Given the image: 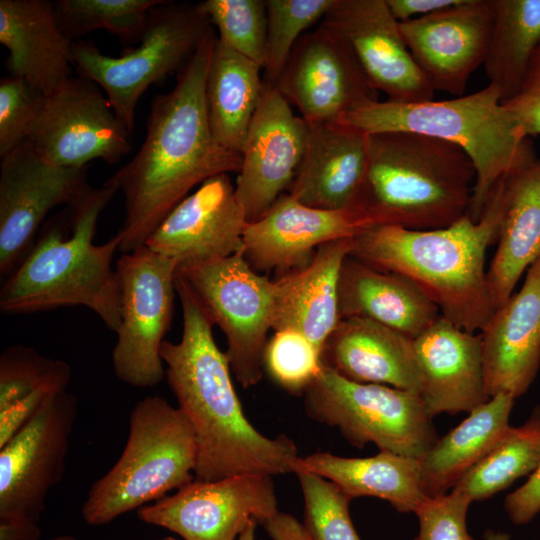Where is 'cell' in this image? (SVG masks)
Segmentation results:
<instances>
[{"instance_id": "6da1fadb", "label": "cell", "mask_w": 540, "mask_h": 540, "mask_svg": "<svg viewBox=\"0 0 540 540\" xmlns=\"http://www.w3.org/2000/svg\"><path fill=\"white\" fill-rule=\"evenodd\" d=\"M215 40L212 27L175 86L153 99L139 150L108 179L124 198L121 253L144 246L193 187L241 168V154L218 144L209 126L205 86Z\"/></svg>"}, {"instance_id": "7a4b0ae2", "label": "cell", "mask_w": 540, "mask_h": 540, "mask_svg": "<svg viewBox=\"0 0 540 540\" xmlns=\"http://www.w3.org/2000/svg\"><path fill=\"white\" fill-rule=\"evenodd\" d=\"M175 284L182 307V336L177 343L163 342L161 358L177 407L195 435L194 479L293 473L299 457L294 441L285 435L267 437L247 419L227 356L215 342L212 322L187 285L177 277Z\"/></svg>"}, {"instance_id": "3957f363", "label": "cell", "mask_w": 540, "mask_h": 540, "mask_svg": "<svg viewBox=\"0 0 540 540\" xmlns=\"http://www.w3.org/2000/svg\"><path fill=\"white\" fill-rule=\"evenodd\" d=\"M117 192L110 180L100 187L88 184L43 224L27 255L2 283V313L84 306L117 332L121 294L113 257L120 237L116 233L103 244L94 243L100 215Z\"/></svg>"}, {"instance_id": "277c9868", "label": "cell", "mask_w": 540, "mask_h": 540, "mask_svg": "<svg viewBox=\"0 0 540 540\" xmlns=\"http://www.w3.org/2000/svg\"><path fill=\"white\" fill-rule=\"evenodd\" d=\"M503 182L493 189L478 221L466 214L438 229L378 225L352 238L350 256L409 279L442 317L477 333L494 312L485 257L499 234Z\"/></svg>"}, {"instance_id": "5b68a950", "label": "cell", "mask_w": 540, "mask_h": 540, "mask_svg": "<svg viewBox=\"0 0 540 540\" xmlns=\"http://www.w3.org/2000/svg\"><path fill=\"white\" fill-rule=\"evenodd\" d=\"M474 183L471 160L452 143L410 132L371 133L355 206L379 225L444 228L468 213Z\"/></svg>"}, {"instance_id": "8992f818", "label": "cell", "mask_w": 540, "mask_h": 540, "mask_svg": "<svg viewBox=\"0 0 540 540\" xmlns=\"http://www.w3.org/2000/svg\"><path fill=\"white\" fill-rule=\"evenodd\" d=\"M341 121L367 134L417 133L463 150L475 169L467 213L474 221L481 218L501 180L537 160L530 138L502 104L500 92L492 84L448 100H375L353 109Z\"/></svg>"}, {"instance_id": "52a82bcc", "label": "cell", "mask_w": 540, "mask_h": 540, "mask_svg": "<svg viewBox=\"0 0 540 540\" xmlns=\"http://www.w3.org/2000/svg\"><path fill=\"white\" fill-rule=\"evenodd\" d=\"M196 459L195 435L183 412L161 396H146L130 413L120 457L90 487L83 520L105 525L179 490L194 480Z\"/></svg>"}, {"instance_id": "ba28073f", "label": "cell", "mask_w": 540, "mask_h": 540, "mask_svg": "<svg viewBox=\"0 0 540 540\" xmlns=\"http://www.w3.org/2000/svg\"><path fill=\"white\" fill-rule=\"evenodd\" d=\"M211 28L198 4L165 1L149 11L138 47L111 57L92 42L74 41L73 66L79 76L102 89L132 136L142 95L152 84L180 70Z\"/></svg>"}, {"instance_id": "9c48e42d", "label": "cell", "mask_w": 540, "mask_h": 540, "mask_svg": "<svg viewBox=\"0 0 540 540\" xmlns=\"http://www.w3.org/2000/svg\"><path fill=\"white\" fill-rule=\"evenodd\" d=\"M303 395L310 418L338 429L359 449L373 443L420 459L439 438L419 393L355 382L325 363Z\"/></svg>"}, {"instance_id": "30bf717a", "label": "cell", "mask_w": 540, "mask_h": 540, "mask_svg": "<svg viewBox=\"0 0 540 540\" xmlns=\"http://www.w3.org/2000/svg\"><path fill=\"white\" fill-rule=\"evenodd\" d=\"M176 277L224 333L225 354L239 384L243 388L256 385L262 378L268 333L273 327L275 279L256 271L243 251L178 266Z\"/></svg>"}, {"instance_id": "8fae6325", "label": "cell", "mask_w": 540, "mask_h": 540, "mask_svg": "<svg viewBox=\"0 0 540 540\" xmlns=\"http://www.w3.org/2000/svg\"><path fill=\"white\" fill-rule=\"evenodd\" d=\"M121 294V322L112 351L116 377L146 388L165 376L161 358L173 319L178 264L146 245L122 253L116 263Z\"/></svg>"}, {"instance_id": "7c38bea8", "label": "cell", "mask_w": 540, "mask_h": 540, "mask_svg": "<svg viewBox=\"0 0 540 540\" xmlns=\"http://www.w3.org/2000/svg\"><path fill=\"white\" fill-rule=\"evenodd\" d=\"M130 138L102 89L78 75L45 96L27 140L48 164L84 168L93 160L118 163Z\"/></svg>"}, {"instance_id": "4fadbf2b", "label": "cell", "mask_w": 540, "mask_h": 540, "mask_svg": "<svg viewBox=\"0 0 540 540\" xmlns=\"http://www.w3.org/2000/svg\"><path fill=\"white\" fill-rule=\"evenodd\" d=\"M77 413L73 394L56 393L0 447V519L39 521L62 479Z\"/></svg>"}, {"instance_id": "5bb4252c", "label": "cell", "mask_w": 540, "mask_h": 540, "mask_svg": "<svg viewBox=\"0 0 540 540\" xmlns=\"http://www.w3.org/2000/svg\"><path fill=\"white\" fill-rule=\"evenodd\" d=\"M278 512L272 476L239 474L214 481L194 479L137 513L141 521L182 540H237L251 520L262 523Z\"/></svg>"}, {"instance_id": "9a60e30c", "label": "cell", "mask_w": 540, "mask_h": 540, "mask_svg": "<svg viewBox=\"0 0 540 540\" xmlns=\"http://www.w3.org/2000/svg\"><path fill=\"white\" fill-rule=\"evenodd\" d=\"M87 168L45 162L28 140L1 158L0 275L7 278L27 255L47 214L70 203L87 185Z\"/></svg>"}, {"instance_id": "2e32d148", "label": "cell", "mask_w": 540, "mask_h": 540, "mask_svg": "<svg viewBox=\"0 0 540 540\" xmlns=\"http://www.w3.org/2000/svg\"><path fill=\"white\" fill-rule=\"evenodd\" d=\"M275 87L307 122L341 121L379 100L351 48L321 23L299 39Z\"/></svg>"}, {"instance_id": "e0dca14e", "label": "cell", "mask_w": 540, "mask_h": 540, "mask_svg": "<svg viewBox=\"0 0 540 540\" xmlns=\"http://www.w3.org/2000/svg\"><path fill=\"white\" fill-rule=\"evenodd\" d=\"M378 225L374 217L358 206L309 207L285 193L266 214L248 223L243 254L256 271H275L281 276L306 267L320 246L354 238Z\"/></svg>"}, {"instance_id": "ac0fdd59", "label": "cell", "mask_w": 540, "mask_h": 540, "mask_svg": "<svg viewBox=\"0 0 540 540\" xmlns=\"http://www.w3.org/2000/svg\"><path fill=\"white\" fill-rule=\"evenodd\" d=\"M305 143L306 121L294 115L290 103L275 86L264 83L235 184L248 223L261 218L287 192Z\"/></svg>"}, {"instance_id": "d6986e66", "label": "cell", "mask_w": 540, "mask_h": 540, "mask_svg": "<svg viewBox=\"0 0 540 540\" xmlns=\"http://www.w3.org/2000/svg\"><path fill=\"white\" fill-rule=\"evenodd\" d=\"M493 0H459L399 23L405 44L434 91L462 96L483 65L491 37Z\"/></svg>"}, {"instance_id": "ffe728a7", "label": "cell", "mask_w": 540, "mask_h": 540, "mask_svg": "<svg viewBox=\"0 0 540 540\" xmlns=\"http://www.w3.org/2000/svg\"><path fill=\"white\" fill-rule=\"evenodd\" d=\"M321 24L351 48L377 91L393 102L434 99V90L410 54L386 0H334Z\"/></svg>"}, {"instance_id": "44dd1931", "label": "cell", "mask_w": 540, "mask_h": 540, "mask_svg": "<svg viewBox=\"0 0 540 540\" xmlns=\"http://www.w3.org/2000/svg\"><path fill=\"white\" fill-rule=\"evenodd\" d=\"M247 225L229 174H219L179 202L145 245L178 266L200 263L243 251Z\"/></svg>"}, {"instance_id": "7402d4cb", "label": "cell", "mask_w": 540, "mask_h": 540, "mask_svg": "<svg viewBox=\"0 0 540 540\" xmlns=\"http://www.w3.org/2000/svg\"><path fill=\"white\" fill-rule=\"evenodd\" d=\"M419 395L430 418L471 412L490 397L485 387L481 334L440 316L413 339Z\"/></svg>"}, {"instance_id": "603a6c76", "label": "cell", "mask_w": 540, "mask_h": 540, "mask_svg": "<svg viewBox=\"0 0 540 540\" xmlns=\"http://www.w3.org/2000/svg\"><path fill=\"white\" fill-rule=\"evenodd\" d=\"M480 334L489 397L522 396L540 367V257L528 268L520 291L494 310Z\"/></svg>"}, {"instance_id": "cb8c5ba5", "label": "cell", "mask_w": 540, "mask_h": 540, "mask_svg": "<svg viewBox=\"0 0 540 540\" xmlns=\"http://www.w3.org/2000/svg\"><path fill=\"white\" fill-rule=\"evenodd\" d=\"M366 166V133L342 121H306L304 154L286 193L309 207H354Z\"/></svg>"}, {"instance_id": "d4e9b609", "label": "cell", "mask_w": 540, "mask_h": 540, "mask_svg": "<svg viewBox=\"0 0 540 540\" xmlns=\"http://www.w3.org/2000/svg\"><path fill=\"white\" fill-rule=\"evenodd\" d=\"M0 43L9 51V74L45 96L73 76V42L60 28L51 1L1 0Z\"/></svg>"}, {"instance_id": "484cf974", "label": "cell", "mask_w": 540, "mask_h": 540, "mask_svg": "<svg viewBox=\"0 0 540 540\" xmlns=\"http://www.w3.org/2000/svg\"><path fill=\"white\" fill-rule=\"evenodd\" d=\"M323 362L343 377L419 393L413 339L363 318H343L322 350Z\"/></svg>"}, {"instance_id": "4316f807", "label": "cell", "mask_w": 540, "mask_h": 540, "mask_svg": "<svg viewBox=\"0 0 540 540\" xmlns=\"http://www.w3.org/2000/svg\"><path fill=\"white\" fill-rule=\"evenodd\" d=\"M351 251L352 238L324 244L306 267L275 279L273 331L296 330L322 352L341 320L339 279Z\"/></svg>"}, {"instance_id": "83f0119b", "label": "cell", "mask_w": 540, "mask_h": 540, "mask_svg": "<svg viewBox=\"0 0 540 540\" xmlns=\"http://www.w3.org/2000/svg\"><path fill=\"white\" fill-rule=\"evenodd\" d=\"M339 312L363 318L414 339L440 316L437 306L409 279L348 256L339 279Z\"/></svg>"}, {"instance_id": "f1b7e54d", "label": "cell", "mask_w": 540, "mask_h": 540, "mask_svg": "<svg viewBox=\"0 0 540 540\" xmlns=\"http://www.w3.org/2000/svg\"><path fill=\"white\" fill-rule=\"evenodd\" d=\"M540 257V160L504 178L497 249L487 271L494 310Z\"/></svg>"}, {"instance_id": "f546056e", "label": "cell", "mask_w": 540, "mask_h": 540, "mask_svg": "<svg viewBox=\"0 0 540 540\" xmlns=\"http://www.w3.org/2000/svg\"><path fill=\"white\" fill-rule=\"evenodd\" d=\"M297 472L324 477L351 499H383L402 513H414L427 497L423 491L419 459L387 451L364 458L316 452L297 458L293 473Z\"/></svg>"}, {"instance_id": "4dcf8cb0", "label": "cell", "mask_w": 540, "mask_h": 540, "mask_svg": "<svg viewBox=\"0 0 540 540\" xmlns=\"http://www.w3.org/2000/svg\"><path fill=\"white\" fill-rule=\"evenodd\" d=\"M514 398L498 393L476 407L419 459L423 491L427 497L449 493L511 427Z\"/></svg>"}, {"instance_id": "1f68e13d", "label": "cell", "mask_w": 540, "mask_h": 540, "mask_svg": "<svg viewBox=\"0 0 540 540\" xmlns=\"http://www.w3.org/2000/svg\"><path fill=\"white\" fill-rule=\"evenodd\" d=\"M262 66L216 37L205 86L209 126L216 142L242 153L262 91Z\"/></svg>"}, {"instance_id": "d6a6232c", "label": "cell", "mask_w": 540, "mask_h": 540, "mask_svg": "<svg viewBox=\"0 0 540 540\" xmlns=\"http://www.w3.org/2000/svg\"><path fill=\"white\" fill-rule=\"evenodd\" d=\"M493 4V26L483 67L503 103L519 91L540 43V0H493Z\"/></svg>"}, {"instance_id": "836d02e7", "label": "cell", "mask_w": 540, "mask_h": 540, "mask_svg": "<svg viewBox=\"0 0 540 540\" xmlns=\"http://www.w3.org/2000/svg\"><path fill=\"white\" fill-rule=\"evenodd\" d=\"M540 462V406L503 438L455 485L472 502L485 500L520 477L531 475Z\"/></svg>"}, {"instance_id": "e575fe53", "label": "cell", "mask_w": 540, "mask_h": 540, "mask_svg": "<svg viewBox=\"0 0 540 540\" xmlns=\"http://www.w3.org/2000/svg\"><path fill=\"white\" fill-rule=\"evenodd\" d=\"M165 0L53 1L60 28L72 42L104 29L124 43L139 41L149 11Z\"/></svg>"}, {"instance_id": "d590c367", "label": "cell", "mask_w": 540, "mask_h": 540, "mask_svg": "<svg viewBox=\"0 0 540 540\" xmlns=\"http://www.w3.org/2000/svg\"><path fill=\"white\" fill-rule=\"evenodd\" d=\"M334 0H266L267 35L263 82L276 86L291 53Z\"/></svg>"}, {"instance_id": "8d00e7d4", "label": "cell", "mask_w": 540, "mask_h": 540, "mask_svg": "<svg viewBox=\"0 0 540 540\" xmlns=\"http://www.w3.org/2000/svg\"><path fill=\"white\" fill-rule=\"evenodd\" d=\"M226 47L264 68L267 14L264 0H206L197 3Z\"/></svg>"}, {"instance_id": "74e56055", "label": "cell", "mask_w": 540, "mask_h": 540, "mask_svg": "<svg viewBox=\"0 0 540 540\" xmlns=\"http://www.w3.org/2000/svg\"><path fill=\"white\" fill-rule=\"evenodd\" d=\"M71 376L63 360L23 345L7 347L0 356V411L41 388L66 390Z\"/></svg>"}, {"instance_id": "f35d334b", "label": "cell", "mask_w": 540, "mask_h": 540, "mask_svg": "<svg viewBox=\"0 0 540 540\" xmlns=\"http://www.w3.org/2000/svg\"><path fill=\"white\" fill-rule=\"evenodd\" d=\"M304 499V527L312 540H361L351 520V498L311 472L295 473Z\"/></svg>"}, {"instance_id": "ab89813d", "label": "cell", "mask_w": 540, "mask_h": 540, "mask_svg": "<svg viewBox=\"0 0 540 540\" xmlns=\"http://www.w3.org/2000/svg\"><path fill=\"white\" fill-rule=\"evenodd\" d=\"M323 364L321 350L293 329L274 331L264 352V369L291 394H304L320 375Z\"/></svg>"}, {"instance_id": "60d3db41", "label": "cell", "mask_w": 540, "mask_h": 540, "mask_svg": "<svg viewBox=\"0 0 540 540\" xmlns=\"http://www.w3.org/2000/svg\"><path fill=\"white\" fill-rule=\"evenodd\" d=\"M45 101V95L21 78L0 81V157L3 158L28 134Z\"/></svg>"}, {"instance_id": "b9f144b4", "label": "cell", "mask_w": 540, "mask_h": 540, "mask_svg": "<svg viewBox=\"0 0 540 540\" xmlns=\"http://www.w3.org/2000/svg\"><path fill=\"white\" fill-rule=\"evenodd\" d=\"M472 500L462 492L426 497L415 510L419 533L414 540H474L467 531L466 516Z\"/></svg>"}, {"instance_id": "7bdbcfd3", "label": "cell", "mask_w": 540, "mask_h": 540, "mask_svg": "<svg viewBox=\"0 0 540 540\" xmlns=\"http://www.w3.org/2000/svg\"><path fill=\"white\" fill-rule=\"evenodd\" d=\"M502 104L515 117L526 136L540 135V43L519 91Z\"/></svg>"}, {"instance_id": "ee69618b", "label": "cell", "mask_w": 540, "mask_h": 540, "mask_svg": "<svg viewBox=\"0 0 540 540\" xmlns=\"http://www.w3.org/2000/svg\"><path fill=\"white\" fill-rule=\"evenodd\" d=\"M65 390L46 387L0 411V447L4 446L56 393Z\"/></svg>"}, {"instance_id": "f6af8a7d", "label": "cell", "mask_w": 540, "mask_h": 540, "mask_svg": "<svg viewBox=\"0 0 540 540\" xmlns=\"http://www.w3.org/2000/svg\"><path fill=\"white\" fill-rule=\"evenodd\" d=\"M504 508L516 525L529 523L540 512V462L527 481L506 496Z\"/></svg>"}, {"instance_id": "bcb514c9", "label": "cell", "mask_w": 540, "mask_h": 540, "mask_svg": "<svg viewBox=\"0 0 540 540\" xmlns=\"http://www.w3.org/2000/svg\"><path fill=\"white\" fill-rule=\"evenodd\" d=\"M459 0H386V4L400 23L425 16L456 4Z\"/></svg>"}, {"instance_id": "7dc6e473", "label": "cell", "mask_w": 540, "mask_h": 540, "mask_svg": "<svg viewBox=\"0 0 540 540\" xmlns=\"http://www.w3.org/2000/svg\"><path fill=\"white\" fill-rule=\"evenodd\" d=\"M271 540H312L294 516L278 512L261 523Z\"/></svg>"}, {"instance_id": "c3c4849f", "label": "cell", "mask_w": 540, "mask_h": 540, "mask_svg": "<svg viewBox=\"0 0 540 540\" xmlns=\"http://www.w3.org/2000/svg\"><path fill=\"white\" fill-rule=\"evenodd\" d=\"M41 534L38 521L0 519V540H39Z\"/></svg>"}, {"instance_id": "681fc988", "label": "cell", "mask_w": 540, "mask_h": 540, "mask_svg": "<svg viewBox=\"0 0 540 540\" xmlns=\"http://www.w3.org/2000/svg\"><path fill=\"white\" fill-rule=\"evenodd\" d=\"M257 523V520H251L247 524L245 529L241 532L237 540H255V530Z\"/></svg>"}, {"instance_id": "f907efd6", "label": "cell", "mask_w": 540, "mask_h": 540, "mask_svg": "<svg viewBox=\"0 0 540 540\" xmlns=\"http://www.w3.org/2000/svg\"><path fill=\"white\" fill-rule=\"evenodd\" d=\"M483 540H510V535L492 530L486 531Z\"/></svg>"}, {"instance_id": "816d5d0a", "label": "cell", "mask_w": 540, "mask_h": 540, "mask_svg": "<svg viewBox=\"0 0 540 540\" xmlns=\"http://www.w3.org/2000/svg\"><path fill=\"white\" fill-rule=\"evenodd\" d=\"M50 540H77V539L71 535H58Z\"/></svg>"}, {"instance_id": "f5cc1de1", "label": "cell", "mask_w": 540, "mask_h": 540, "mask_svg": "<svg viewBox=\"0 0 540 540\" xmlns=\"http://www.w3.org/2000/svg\"><path fill=\"white\" fill-rule=\"evenodd\" d=\"M158 540H179V539H177L175 537H172V536H167V537H163V538L158 539Z\"/></svg>"}]
</instances>
